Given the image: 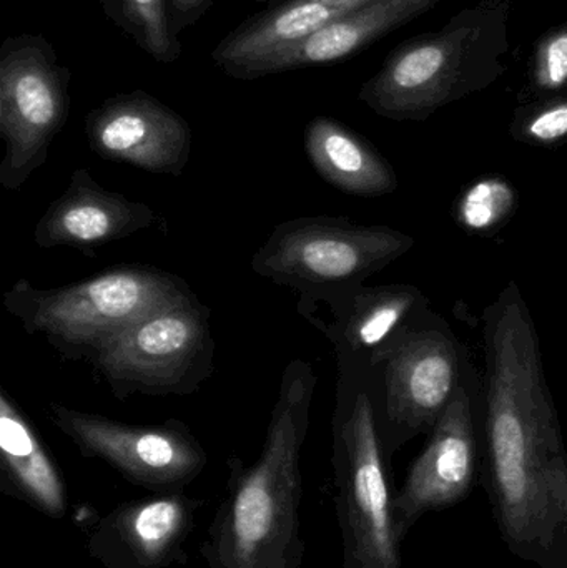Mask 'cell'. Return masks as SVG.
Returning a JSON list of instances; mask_svg holds the SVG:
<instances>
[{"mask_svg":"<svg viewBox=\"0 0 567 568\" xmlns=\"http://www.w3.org/2000/svg\"><path fill=\"white\" fill-rule=\"evenodd\" d=\"M0 490L37 513L62 519L69 499L62 474L32 420L0 386Z\"/></svg>","mask_w":567,"mask_h":568,"instance_id":"18","label":"cell"},{"mask_svg":"<svg viewBox=\"0 0 567 568\" xmlns=\"http://www.w3.org/2000/svg\"><path fill=\"white\" fill-rule=\"evenodd\" d=\"M415 246L413 236L385 225H358L345 216H300L280 223L253 253L252 272L298 293L305 320Z\"/></svg>","mask_w":567,"mask_h":568,"instance_id":"6","label":"cell"},{"mask_svg":"<svg viewBox=\"0 0 567 568\" xmlns=\"http://www.w3.org/2000/svg\"><path fill=\"white\" fill-rule=\"evenodd\" d=\"M70 112V72L43 36L9 37L0 49V186L19 192L45 165Z\"/></svg>","mask_w":567,"mask_h":568,"instance_id":"9","label":"cell"},{"mask_svg":"<svg viewBox=\"0 0 567 568\" xmlns=\"http://www.w3.org/2000/svg\"><path fill=\"white\" fill-rule=\"evenodd\" d=\"M185 280L145 265H115L82 282L37 287L17 280L2 306L26 333L70 361H89L146 314L192 296Z\"/></svg>","mask_w":567,"mask_h":568,"instance_id":"5","label":"cell"},{"mask_svg":"<svg viewBox=\"0 0 567 568\" xmlns=\"http://www.w3.org/2000/svg\"><path fill=\"white\" fill-rule=\"evenodd\" d=\"M518 205L515 186L503 176H483L465 190L455 206L456 222L475 235H492L508 223Z\"/></svg>","mask_w":567,"mask_h":568,"instance_id":"21","label":"cell"},{"mask_svg":"<svg viewBox=\"0 0 567 568\" xmlns=\"http://www.w3.org/2000/svg\"><path fill=\"white\" fill-rule=\"evenodd\" d=\"M439 0H372L348 16L286 47L245 70L240 80H256L305 67L328 65L362 52L369 43L399 29Z\"/></svg>","mask_w":567,"mask_h":568,"instance_id":"16","label":"cell"},{"mask_svg":"<svg viewBox=\"0 0 567 568\" xmlns=\"http://www.w3.org/2000/svg\"><path fill=\"white\" fill-rule=\"evenodd\" d=\"M508 49V9L488 0L463 10L439 32L399 45L363 83L358 99L383 119L422 122L492 85L505 70Z\"/></svg>","mask_w":567,"mask_h":568,"instance_id":"3","label":"cell"},{"mask_svg":"<svg viewBox=\"0 0 567 568\" xmlns=\"http://www.w3.org/2000/svg\"><path fill=\"white\" fill-rule=\"evenodd\" d=\"M513 139L526 145L555 146L567 142V93L529 102L512 123Z\"/></svg>","mask_w":567,"mask_h":568,"instance_id":"22","label":"cell"},{"mask_svg":"<svg viewBox=\"0 0 567 568\" xmlns=\"http://www.w3.org/2000/svg\"><path fill=\"white\" fill-rule=\"evenodd\" d=\"M215 0H166V10H169L170 26L176 36L195 26L213 6Z\"/></svg>","mask_w":567,"mask_h":568,"instance_id":"24","label":"cell"},{"mask_svg":"<svg viewBox=\"0 0 567 568\" xmlns=\"http://www.w3.org/2000/svg\"><path fill=\"white\" fill-rule=\"evenodd\" d=\"M47 414L83 457L109 464L123 479L153 494L182 493L209 463L202 443L173 417L142 426L59 403H50Z\"/></svg>","mask_w":567,"mask_h":568,"instance_id":"10","label":"cell"},{"mask_svg":"<svg viewBox=\"0 0 567 568\" xmlns=\"http://www.w3.org/2000/svg\"><path fill=\"white\" fill-rule=\"evenodd\" d=\"M483 396V379L475 367L395 493L393 516L399 542L425 514L453 507L472 493L482 457Z\"/></svg>","mask_w":567,"mask_h":568,"instance_id":"11","label":"cell"},{"mask_svg":"<svg viewBox=\"0 0 567 568\" xmlns=\"http://www.w3.org/2000/svg\"><path fill=\"white\" fill-rule=\"evenodd\" d=\"M428 306V297L415 284H362L326 306L330 320L315 317L310 323L332 343L338 363H369L409 320Z\"/></svg>","mask_w":567,"mask_h":568,"instance_id":"15","label":"cell"},{"mask_svg":"<svg viewBox=\"0 0 567 568\" xmlns=\"http://www.w3.org/2000/svg\"><path fill=\"white\" fill-rule=\"evenodd\" d=\"M567 93V26L549 33L536 53L531 102Z\"/></svg>","mask_w":567,"mask_h":568,"instance_id":"23","label":"cell"},{"mask_svg":"<svg viewBox=\"0 0 567 568\" xmlns=\"http://www.w3.org/2000/svg\"><path fill=\"white\" fill-rule=\"evenodd\" d=\"M203 500L153 494L113 507L90 530L87 550L103 568H170L185 564V544Z\"/></svg>","mask_w":567,"mask_h":568,"instance_id":"13","label":"cell"},{"mask_svg":"<svg viewBox=\"0 0 567 568\" xmlns=\"http://www.w3.org/2000/svg\"><path fill=\"white\" fill-rule=\"evenodd\" d=\"M155 212L103 189L87 169H75L69 185L37 220L33 242L39 248H72L92 256L97 248L150 229Z\"/></svg>","mask_w":567,"mask_h":568,"instance_id":"14","label":"cell"},{"mask_svg":"<svg viewBox=\"0 0 567 568\" xmlns=\"http://www.w3.org/2000/svg\"><path fill=\"white\" fill-rule=\"evenodd\" d=\"M92 152L153 175L182 176L192 155V129L175 110L143 90L117 93L90 110Z\"/></svg>","mask_w":567,"mask_h":568,"instance_id":"12","label":"cell"},{"mask_svg":"<svg viewBox=\"0 0 567 568\" xmlns=\"http://www.w3.org/2000/svg\"><path fill=\"white\" fill-rule=\"evenodd\" d=\"M256 3H270V6H275V3L283 2V0H255Z\"/></svg>","mask_w":567,"mask_h":568,"instance_id":"25","label":"cell"},{"mask_svg":"<svg viewBox=\"0 0 567 568\" xmlns=\"http://www.w3.org/2000/svg\"><path fill=\"white\" fill-rule=\"evenodd\" d=\"M483 477L499 536L536 568H567V450L538 331L518 283L483 311Z\"/></svg>","mask_w":567,"mask_h":568,"instance_id":"1","label":"cell"},{"mask_svg":"<svg viewBox=\"0 0 567 568\" xmlns=\"http://www.w3.org/2000/svg\"><path fill=\"white\" fill-rule=\"evenodd\" d=\"M372 0H283L240 23L212 50V60L233 79L265 57L296 45Z\"/></svg>","mask_w":567,"mask_h":568,"instance_id":"17","label":"cell"},{"mask_svg":"<svg viewBox=\"0 0 567 568\" xmlns=\"http://www.w3.org/2000/svg\"><path fill=\"white\" fill-rule=\"evenodd\" d=\"M212 311L196 294L166 304L90 359L117 399L190 396L215 373Z\"/></svg>","mask_w":567,"mask_h":568,"instance_id":"8","label":"cell"},{"mask_svg":"<svg viewBox=\"0 0 567 568\" xmlns=\"http://www.w3.org/2000/svg\"><path fill=\"white\" fill-rule=\"evenodd\" d=\"M369 366L389 460L415 437L432 433L476 367L452 324L432 306L409 320Z\"/></svg>","mask_w":567,"mask_h":568,"instance_id":"7","label":"cell"},{"mask_svg":"<svg viewBox=\"0 0 567 568\" xmlns=\"http://www.w3.org/2000/svg\"><path fill=\"white\" fill-rule=\"evenodd\" d=\"M332 430L342 568H403L392 460L383 446L375 376L366 361L338 363Z\"/></svg>","mask_w":567,"mask_h":568,"instance_id":"4","label":"cell"},{"mask_svg":"<svg viewBox=\"0 0 567 568\" xmlns=\"http://www.w3.org/2000/svg\"><path fill=\"white\" fill-rule=\"evenodd\" d=\"M105 16L155 62L172 65L182 43L170 26L166 0H100Z\"/></svg>","mask_w":567,"mask_h":568,"instance_id":"20","label":"cell"},{"mask_svg":"<svg viewBox=\"0 0 567 568\" xmlns=\"http://www.w3.org/2000/svg\"><path fill=\"white\" fill-rule=\"evenodd\" d=\"M305 153L320 179L346 195L376 199L398 190L388 160L338 120L315 116L305 129Z\"/></svg>","mask_w":567,"mask_h":568,"instance_id":"19","label":"cell"},{"mask_svg":"<svg viewBox=\"0 0 567 568\" xmlns=\"http://www.w3.org/2000/svg\"><path fill=\"white\" fill-rule=\"evenodd\" d=\"M308 361L286 364L255 463L229 459L226 496L202 546L209 568H302V457L316 389Z\"/></svg>","mask_w":567,"mask_h":568,"instance_id":"2","label":"cell"}]
</instances>
